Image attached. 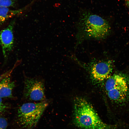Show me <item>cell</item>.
<instances>
[{"mask_svg":"<svg viewBox=\"0 0 129 129\" xmlns=\"http://www.w3.org/2000/svg\"><path fill=\"white\" fill-rule=\"evenodd\" d=\"M11 70L5 73L0 75V82L2 79L5 76L8 74L11 71Z\"/></svg>","mask_w":129,"mask_h":129,"instance_id":"4fadbf2b","label":"cell"},{"mask_svg":"<svg viewBox=\"0 0 129 129\" xmlns=\"http://www.w3.org/2000/svg\"><path fill=\"white\" fill-rule=\"evenodd\" d=\"M126 5L129 9V0H124Z\"/></svg>","mask_w":129,"mask_h":129,"instance_id":"5bb4252c","label":"cell"},{"mask_svg":"<svg viewBox=\"0 0 129 129\" xmlns=\"http://www.w3.org/2000/svg\"><path fill=\"white\" fill-rule=\"evenodd\" d=\"M77 43L90 39L100 40L106 38L111 32L108 22L101 16L85 11L80 16L77 25Z\"/></svg>","mask_w":129,"mask_h":129,"instance_id":"6da1fadb","label":"cell"},{"mask_svg":"<svg viewBox=\"0 0 129 129\" xmlns=\"http://www.w3.org/2000/svg\"><path fill=\"white\" fill-rule=\"evenodd\" d=\"M23 97L29 101L41 102L45 101L43 80L39 78H25Z\"/></svg>","mask_w":129,"mask_h":129,"instance_id":"277c9868","label":"cell"},{"mask_svg":"<svg viewBox=\"0 0 129 129\" xmlns=\"http://www.w3.org/2000/svg\"><path fill=\"white\" fill-rule=\"evenodd\" d=\"M72 122L76 126L83 129H115V125L104 123L91 105L81 97L74 100Z\"/></svg>","mask_w":129,"mask_h":129,"instance_id":"7a4b0ae2","label":"cell"},{"mask_svg":"<svg viewBox=\"0 0 129 129\" xmlns=\"http://www.w3.org/2000/svg\"><path fill=\"white\" fill-rule=\"evenodd\" d=\"M13 68L8 74L4 77L0 82V97L1 98L13 97L12 91L15 86V83L11 79V74Z\"/></svg>","mask_w":129,"mask_h":129,"instance_id":"ba28073f","label":"cell"},{"mask_svg":"<svg viewBox=\"0 0 129 129\" xmlns=\"http://www.w3.org/2000/svg\"><path fill=\"white\" fill-rule=\"evenodd\" d=\"M7 125L6 119L4 117H0V129H6Z\"/></svg>","mask_w":129,"mask_h":129,"instance_id":"8fae6325","label":"cell"},{"mask_svg":"<svg viewBox=\"0 0 129 129\" xmlns=\"http://www.w3.org/2000/svg\"><path fill=\"white\" fill-rule=\"evenodd\" d=\"M16 0H0V6L10 7L15 5Z\"/></svg>","mask_w":129,"mask_h":129,"instance_id":"30bf717a","label":"cell"},{"mask_svg":"<svg viewBox=\"0 0 129 129\" xmlns=\"http://www.w3.org/2000/svg\"><path fill=\"white\" fill-rule=\"evenodd\" d=\"M113 68V63L111 60L92 62L90 71L91 81L97 84L106 80L111 75Z\"/></svg>","mask_w":129,"mask_h":129,"instance_id":"8992f818","label":"cell"},{"mask_svg":"<svg viewBox=\"0 0 129 129\" xmlns=\"http://www.w3.org/2000/svg\"><path fill=\"white\" fill-rule=\"evenodd\" d=\"M23 10V9L12 10L9 7L0 6V25L9 18L21 13Z\"/></svg>","mask_w":129,"mask_h":129,"instance_id":"9c48e42d","label":"cell"},{"mask_svg":"<svg viewBox=\"0 0 129 129\" xmlns=\"http://www.w3.org/2000/svg\"><path fill=\"white\" fill-rule=\"evenodd\" d=\"M15 23V21H12L7 27L0 30V44L3 55L5 59L12 51L13 47V29Z\"/></svg>","mask_w":129,"mask_h":129,"instance_id":"52a82bcc","label":"cell"},{"mask_svg":"<svg viewBox=\"0 0 129 129\" xmlns=\"http://www.w3.org/2000/svg\"><path fill=\"white\" fill-rule=\"evenodd\" d=\"M8 108L7 106L3 102L2 98L0 97V113L5 112Z\"/></svg>","mask_w":129,"mask_h":129,"instance_id":"7c38bea8","label":"cell"},{"mask_svg":"<svg viewBox=\"0 0 129 129\" xmlns=\"http://www.w3.org/2000/svg\"><path fill=\"white\" fill-rule=\"evenodd\" d=\"M111 101L116 107L118 111L117 115H123L122 109L129 102V82H124L114 86L106 92Z\"/></svg>","mask_w":129,"mask_h":129,"instance_id":"5b68a950","label":"cell"},{"mask_svg":"<svg viewBox=\"0 0 129 129\" xmlns=\"http://www.w3.org/2000/svg\"><path fill=\"white\" fill-rule=\"evenodd\" d=\"M48 105V103L46 101L38 103L23 104L18 110V124L24 128H32L36 125Z\"/></svg>","mask_w":129,"mask_h":129,"instance_id":"3957f363","label":"cell"}]
</instances>
